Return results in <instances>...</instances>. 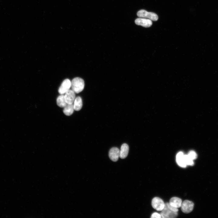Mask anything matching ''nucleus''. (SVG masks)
Listing matches in <instances>:
<instances>
[{
	"mask_svg": "<svg viewBox=\"0 0 218 218\" xmlns=\"http://www.w3.org/2000/svg\"><path fill=\"white\" fill-rule=\"evenodd\" d=\"M137 16L142 18H147L153 21H157L158 17L155 13L149 12L144 10H141L138 11L137 13Z\"/></svg>",
	"mask_w": 218,
	"mask_h": 218,
	"instance_id": "f03ea898",
	"label": "nucleus"
},
{
	"mask_svg": "<svg viewBox=\"0 0 218 218\" xmlns=\"http://www.w3.org/2000/svg\"><path fill=\"white\" fill-rule=\"evenodd\" d=\"M57 105L61 107H64L67 104L65 101L64 95L61 94L58 96L56 100Z\"/></svg>",
	"mask_w": 218,
	"mask_h": 218,
	"instance_id": "2eb2a0df",
	"label": "nucleus"
},
{
	"mask_svg": "<svg viewBox=\"0 0 218 218\" xmlns=\"http://www.w3.org/2000/svg\"><path fill=\"white\" fill-rule=\"evenodd\" d=\"M184 161L185 164L187 165L193 166L194 163L193 160L190 158L187 155H184Z\"/></svg>",
	"mask_w": 218,
	"mask_h": 218,
	"instance_id": "dca6fc26",
	"label": "nucleus"
},
{
	"mask_svg": "<svg viewBox=\"0 0 218 218\" xmlns=\"http://www.w3.org/2000/svg\"><path fill=\"white\" fill-rule=\"evenodd\" d=\"M194 205V203L192 201L187 200H185L182 203L181 210L185 213H189L193 210Z\"/></svg>",
	"mask_w": 218,
	"mask_h": 218,
	"instance_id": "39448f33",
	"label": "nucleus"
},
{
	"mask_svg": "<svg viewBox=\"0 0 218 218\" xmlns=\"http://www.w3.org/2000/svg\"><path fill=\"white\" fill-rule=\"evenodd\" d=\"M169 203L171 205L178 208L181 207L182 201L181 199L179 197H174L170 199Z\"/></svg>",
	"mask_w": 218,
	"mask_h": 218,
	"instance_id": "f8f14e48",
	"label": "nucleus"
},
{
	"mask_svg": "<svg viewBox=\"0 0 218 218\" xmlns=\"http://www.w3.org/2000/svg\"><path fill=\"white\" fill-rule=\"evenodd\" d=\"M187 155L191 159L193 160L196 159L197 157L196 153L193 150H190L188 153Z\"/></svg>",
	"mask_w": 218,
	"mask_h": 218,
	"instance_id": "f3484780",
	"label": "nucleus"
},
{
	"mask_svg": "<svg viewBox=\"0 0 218 218\" xmlns=\"http://www.w3.org/2000/svg\"><path fill=\"white\" fill-rule=\"evenodd\" d=\"M109 156L112 161H117L120 157V150L116 147L112 148L109 151Z\"/></svg>",
	"mask_w": 218,
	"mask_h": 218,
	"instance_id": "6e6552de",
	"label": "nucleus"
},
{
	"mask_svg": "<svg viewBox=\"0 0 218 218\" xmlns=\"http://www.w3.org/2000/svg\"><path fill=\"white\" fill-rule=\"evenodd\" d=\"M160 214L163 218H174L178 215L177 212L173 211L168 207L167 204L165 203L163 209L161 211Z\"/></svg>",
	"mask_w": 218,
	"mask_h": 218,
	"instance_id": "7ed1b4c3",
	"label": "nucleus"
},
{
	"mask_svg": "<svg viewBox=\"0 0 218 218\" xmlns=\"http://www.w3.org/2000/svg\"><path fill=\"white\" fill-rule=\"evenodd\" d=\"M184 154L183 152H178L176 156V161L177 164L180 167L185 168L187 165L185 164L183 159Z\"/></svg>",
	"mask_w": 218,
	"mask_h": 218,
	"instance_id": "9d476101",
	"label": "nucleus"
},
{
	"mask_svg": "<svg viewBox=\"0 0 218 218\" xmlns=\"http://www.w3.org/2000/svg\"><path fill=\"white\" fill-rule=\"evenodd\" d=\"M152 207L158 211H161L164 208L165 203L162 199L158 197H155L151 202Z\"/></svg>",
	"mask_w": 218,
	"mask_h": 218,
	"instance_id": "20e7f679",
	"label": "nucleus"
},
{
	"mask_svg": "<svg viewBox=\"0 0 218 218\" xmlns=\"http://www.w3.org/2000/svg\"><path fill=\"white\" fill-rule=\"evenodd\" d=\"M129 147L126 144H124L121 146L120 150V157L121 159L126 158L128 154Z\"/></svg>",
	"mask_w": 218,
	"mask_h": 218,
	"instance_id": "9b49d317",
	"label": "nucleus"
},
{
	"mask_svg": "<svg viewBox=\"0 0 218 218\" xmlns=\"http://www.w3.org/2000/svg\"><path fill=\"white\" fill-rule=\"evenodd\" d=\"M74 110L76 111L80 110L82 106V101L81 97L78 96L76 97L73 104Z\"/></svg>",
	"mask_w": 218,
	"mask_h": 218,
	"instance_id": "4468645a",
	"label": "nucleus"
},
{
	"mask_svg": "<svg viewBox=\"0 0 218 218\" xmlns=\"http://www.w3.org/2000/svg\"><path fill=\"white\" fill-rule=\"evenodd\" d=\"M151 218H161L162 216L160 214L157 213H154L152 214Z\"/></svg>",
	"mask_w": 218,
	"mask_h": 218,
	"instance_id": "6ab92c4d",
	"label": "nucleus"
},
{
	"mask_svg": "<svg viewBox=\"0 0 218 218\" xmlns=\"http://www.w3.org/2000/svg\"><path fill=\"white\" fill-rule=\"evenodd\" d=\"M84 81L81 78H75L71 81L72 90L75 93H78L82 91L84 88Z\"/></svg>",
	"mask_w": 218,
	"mask_h": 218,
	"instance_id": "f257e3e1",
	"label": "nucleus"
},
{
	"mask_svg": "<svg viewBox=\"0 0 218 218\" xmlns=\"http://www.w3.org/2000/svg\"><path fill=\"white\" fill-rule=\"evenodd\" d=\"M65 101L67 104H73L76 98L75 93L72 90H69L64 95Z\"/></svg>",
	"mask_w": 218,
	"mask_h": 218,
	"instance_id": "1a4fd4ad",
	"label": "nucleus"
},
{
	"mask_svg": "<svg viewBox=\"0 0 218 218\" xmlns=\"http://www.w3.org/2000/svg\"><path fill=\"white\" fill-rule=\"evenodd\" d=\"M71 86L70 80L66 79L62 82L58 89V92L60 94H63L70 89Z\"/></svg>",
	"mask_w": 218,
	"mask_h": 218,
	"instance_id": "423d86ee",
	"label": "nucleus"
},
{
	"mask_svg": "<svg viewBox=\"0 0 218 218\" xmlns=\"http://www.w3.org/2000/svg\"><path fill=\"white\" fill-rule=\"evenodd\" d=\"M166 203L168 208L171 210L176 212H177L178 211V209L177 208L171 205L169 203Z\"/></svg>",
	"mask_w": 218,
	"mask_h": 218,
	"instance_id": "a211bd4d",
	"label": "nucleus"
},
{
	"mask_svg": "<svg viewBox=\"0 0 218 218\" xmlns=\"http://www.w3.org/2000/svg\"><path fill=\"white\" fill-rule=\"evenodd\" d=\"M135 24L139 25H140L146 28L150 27L152 24V20L144 18H138L135 21Z\"/></svg>",
	"mask_w": 218,
	"mask_h": 218,
	"instance_id": "0eeeda50",
	"label": "nucleus"
},
{
	"mask_svg": "<svg viewBox=\"0 0 218 218\" xmlns=\"http://www.w3.org/2000/svg\"><path fill=\"white\" fill-rule=\"evenodd\" d=\"M64 108L63 113L65 115L68 116L71 115L73 113L74 110L73 104H67Z\"/></svg>",
	"mask_w": 218,
	"mask_h": 218,
	"instance_id": "ddd939ff",
	"label": "nucleus"
}]
</instances>
